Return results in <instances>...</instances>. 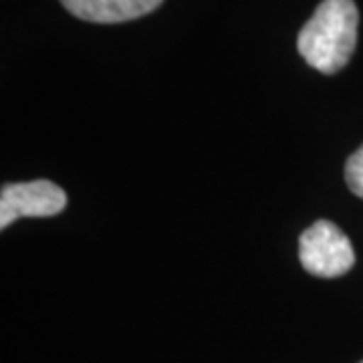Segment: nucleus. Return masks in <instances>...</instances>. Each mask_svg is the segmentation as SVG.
I'll return each mask as SVG.
<instances>
[{
  "label": "nucleus",
  "mask_w": 363,
  "mask_h": 363,
  "mask_svg": "<svg viewBox=\"0 0 363 363\" xmlns=\"http://www.w3.org/2000/svg\"><path fill=\"white\" fill-rule=\"evenodd\" d=\"M359 13L353 0H323L297 37L307 65L333 75L350 63L357 45Z\"/></svg>",
  "instance_id": "f257e3e1"
},
{
  "label": "nucleus",
  "mask_w": 363,
  "mask_h": 363,
  "mask_svg": "<svg viewBox=\"0 0 363 363\" xmlns=\"http://www.w3.org/2000/svg\"><path fill=\"white\" fill-rule=\"evenodd\" d=\"M298 259L303 269L315 277L335 279L351 271L355 252L339 226L329 220H317L301 234Z\"/></svg>",
  "instance_id": "f03ea898"
},
{
  "label": "nucleus",
  "mask_w": 363,
  "mask_h": 363,
  "mask_svg": "<svg viewBox=\"0 0 363 363\" xmlns=\"http://www.w3.org/2000/svg\"><path fill=\"white\" fill-rule=\"evenodd\" d=\"M65 206V190L49 180L6 184L0 192V228H9L18 218L57 216Z\"/></svg>",
  "instance_id": "7ed1b4c3"
},
{
  "label": "nucleus",
  "mask_w": 363,
  "mask_h": 363,
  "mask_svg": "<svg viewBox=\"0 0 363 363\" xmlns=\"http://www.w3.org/2000/svg\"><path fill=\"white\" fill-rule=\"evenodd\" d=\"M162 2L164 0H61V4L73 16L99 25H116L140 18L156 11Z\"/></svg>",
  "instance_id": "20e7f679"
},
{
  "label": "nucleus",
  "mask_w": 363,
  "mask_h": 363,
  "mask_svg": "<svg viewBox=\"0 0 363 363\" xmlns=\"http://www.w3.org/2000/svg\"><path fill=\"white\" fill-rule=\"evenodd\" d=\"M345 180L355 196L363 198V145L347 160L345 164Z\"/></svg>",
  "instance_id": "39448f33"
},
{
  "label": "nucleus",
  "mask_w": 363,
  "mask_h": 363,
  "mask_svg": "<svg viewBox=\"0 0 363 363\" xmlns=\"http://www.w3.org/2000/svg\"><path fill=\"white\" fill-rule=\"evenodd\" d=\"M362 363H363V362H362Z\"/></svg>",
  "instance_id": "423d86ee"
}]
</instances>
